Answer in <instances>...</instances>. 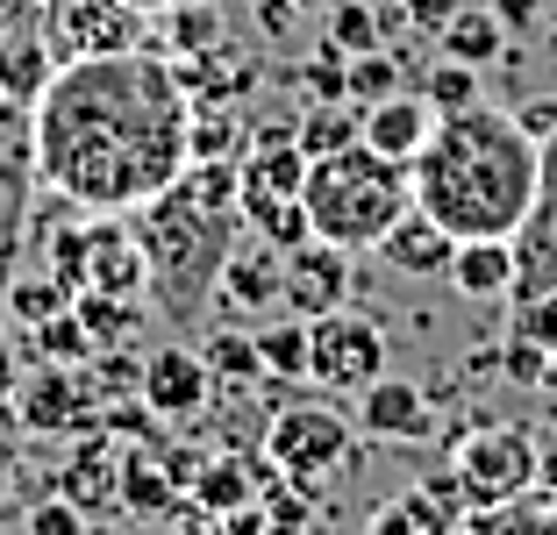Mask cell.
Wrapping results in <instances>:
<instances>
[{"mask_svg":"<svg viewBox=\"0 0 557 535\" xmlns=\"http://www.w3.org/2000/svg\"><path fill=\"white\" fill-rule=\"evenodd\" d=\"M22 336H29V357H36V364H86V357H94V336H86V322L72 308L29 322Z\"/></svg>","mask_w":557,"mask_h":535,"instance_id":"cell-29","label":"cell"},{"mask_svg":"<svg viewBox=\"0 0 557 535\" xmlns=\"http://www.w3.org/2000/svg\"><path fill=\"white\" fill-rule=\"evenodd\" d=\"M443 278H450L465 300H508V286H515V236H465Z\"/></svg>","mask_w":557,"mask_h":535,"instance_id":"cell-21","label":"cell"},{"mask_svg":"<svg viewBox=\"0 0 557 535\" xmlns=\"http://www.w3.org/2000/svg\"><path fill=\"white\" fill-rule=\"evenodd\" d=\"M15 436H22V428H0V478L15 471Z\"/></svg>","mask_w":557,"mask_h":535,"instance_id":"cell-45","label":"cell"},{"mask_svg":"<svg viewBox=\"0 0 557 535\" xmlns=\"http://www.w3.org/2000/svg\"><path fill=\"white\" fill-rule=\"evenodd\" d=\"M244 228L258 236V244H272V250H300L314 236L300 194H250V186H244Z\"/></svg>","mask_w":557,"mask_h":535,"instance_id":"cell-25","label":"cell"},{"mask_svg":"<svg viewBox=\"0 0 557 535\" xmlns=\"http://www.w3.org/2000/svg\"><path fill=\"white\" fill-rule=\"evenodd\" d=\"M22 535H86V507L50 486V493H36V500L22 507Z\"/></svg>","mask_w":557,"mask_h":535,"instance_id":"cell-38","label":"cell"},{"mask_svg":"<svg viewBox=\"0 0 557 535\" xmlns=\"http://www.w3.org/2000/svg\"><path fill=\"white\" fill-rule=\"evenodd\" d=\"M186 100L164 50L58 65L36 100V186L79 214H129L186 172Z\"/></svg>","mask_w":557,"mask_h":535,"instance_id":"cell-1","label":"cell"},{"mask_svg":"<svg viewBox=\"0 0 557 535\" xmlns=\"http://www.w3.org/2000/svg\"><path fill=\"white\" fill-rule=\"evenodd\" d=\"M72 314L86 322L94 350H115L144 328V300H122V293H72Z\"/></svg>","mask_w":557,"mask_h":535,"instance_id":"cell-26","label":"cell"},{"mask_svg":"<svg viewBox=\"0 0 557 535\" xmlns=\"http://www.w3.org/2000/svg\"><path fill=\"white\" fill-rule=\"evenodd\" d=\"M122 507L129 514H180V478L164 471V457L150 443L122 450Z\"/></svg>","mask_w":557,"mask_h":535,"instance_id":"cell-23","label":"cell"},{"mask_svg":"<svg viewBox=\"0 0 557 535\" xmlns=\"http://www.w3.org/2000/svg\"><path fill=\"white\" fill-rule=\"evenodd\" d=\"M0 393H15V372H8V343H0Z\"/></svg>","mask_w":557,"mask_h":535,"instance_id":"cell-46","label":"cell"},{"mask_svg":"<svg viewBox=\"0 0 557 535\" xmlns=\"http://www.w3.org/2000/svg\"><path fill=\"white\" fill-rule=\"evenodd\" d=\"M294 8H329V0H294Z\"/></svg>","mask_w":557,"mask_h":535,"instance_id":"cell-49","label":"cell"},{"mask_svg":"<svg viewBox=\"0 0 557 535\" xmlns=\"http://www.w3.org/2000/svg\"><path fill=\"white\" fill-rule=\"evenodd\" d=\"M557 286V122L543 136V172H536V200H529L522 228H515V286L508 300L529 308Z\"/></svg>","mask_w":557,"mask_h":535,"instance_id":"cell-9","label":"cell"},{"mask_svg":"<svg viewBox=\"0 0 557 535\" xmlns=\"http://www.w3.org/2000/svg\"><path fill=\"white\" fill-rule=\"evenodd\" d=\"M15 8H22V0H0V22H8V15H15Z\"/></svg>","mask_w":557,"mask_h":535,"instance_id":"cell-48","label":"cell"},{"mask_svg":"<svg viewBox=\"0 0 557 535\" xmlns=\"http://www.w3.org/2000/svg\"><path fill=\"white\" fill-rule=\"evenodd\" d=\"M278 308L300 314V322H314L329 308H350V250L322 244V236L286 250V293H278Z\"/></svg>","mask_w":557,"mask_h":535,"instance_id":"cell-13","label":"cell"},{"mask_svg":"<svg viewBox=\"0 0 557 535\" xmlns=\"http://www.w3.org/2000/svg\"><path fill=\"white\" fill-rule=\"evenodd\" d=\"M429 129H436V108H429L422 94H386L364 108V144L379 150V158L394 164H414V150L429 144Z\"/></svg>","mask_w":557,"mask_h":535,"instance_id":"cell-19","label":"cell"},{"mask_svg":"<svg viewBox=\"0 0 557 535\" xmlns=\"http://www.w3.org/2000/svg\"><path fill=\"white\" fill-rule=\"evenodd\" d=\"M250 336H258V357H264L272 378H308V322H300V314L264 322V328H250Z\"/></svg>","mask_w":557,"mask_h":535,"instance_id":"cell-33","label":"cell"},{"mask_svg":"<svg viewBox=\"0 0 557 535\" xmlns=\"http://www.w3.org/2000/svg\"><path fill=\"white\" fill-rule=\"evenodd\" d=\"M543 493H557V436H543Z\"/></svg>","mask_w":557,"mask_h":535,"instance_id":"cell-44","label":"cell"},{"mask_svg":"<svg viewBox=\"0 0 557 535\" xmlns=\"http://www.w3.org/2000/svg\"><path fill=\"white\" fill-rule=\"evenodd\" d=\"M50 79H58V50H50V36H44V8L22 0L15 15L0 22V94L36 108Z\"/></svg>","mask_w":557,"mask_h":535,"instance_id":"cell-12","label":"cell"},{"mask_svg":"<svg viewBox=\"0 0 557 535\" xmlns=\"http://www.w3.org/2000/svg\"><path fill=\"white\" fill-rule=\"evenodd\" d=\"M329 43L358 58V50H386V22L364 8V0H329Z\"/></svg>","mask_w":557,"mask_h":535,"instance_id":"cell-35","label":"cell"},{"mask_svg":"<svg viewBox=\"0 0 557 535\" xmlns=\"http://www.w3.org/2000/svg\"><path fill=\"white\" fill-rule=\"evenodd\" d=\"M300 200H308L314 236L358 258V250H379V236L414 208V172L394 164V158H379L372 144H350V150H336V158L308 164Z\"/></svg>","mask_w":557,"mask_h":535,"instance_id":"cell-4","label":"cell"},{"mask_svg":"<svg viewBox=\"0 0 557 535\" xmlns=\"http://www.w3.org/2000/svg\"><path fill=\"white\" fill-rule=\"evenodd\" d=\"M222 43V15L208 0H180L164 8V58H194V50H214Z\"/></svg>","mask_w":557,"mask_h":535,"instance_id":"cell-32","label":"cell"},{"mask_svg":"<svg viewBox=\"0 0 557 535\" xmlns=\"http://www.w3.org/2000/svg\"><path fill=\"white\" fill-rule=\"evenodd\" d=\"M264 457L286 471V486H300L314 500V493H322V478H336V471L358 457V443H350V422L336 414V407L286 400L272 414V428H264Z\"/></svg>","mask_w":557,"mask_h":535,"instance_id":"cell-6","label":"cell"},{"mask_svg":"<svg viewBox=\"0 0 557 535\" xmlns=\"http://www.w3.org/2000/svg\"><path fill=\"white\" fill-rule=\"evenodd\" d=\"M36 8H58V0H36Z\"/></svg>","mask_w":557,"mask_h":535,"instance_id":"cell-50","label":"cell"},{"mask_svg":"<svg viewBox=\"0 0 557 535\" xmlns=\"http://www.w3.org/2000/svg\"><path fill=\"white\" fill-rule=\"evenodd\" d=\"M15 422L22 436H86L100 428V400L86 393L79 364H36L29 378H15Z\"/></svg>","mask_w":557,"mask_h":535,"instance_id":"cell-10","label":"cell"},{"mask_svg":"<svg viewBox=\"0 0 557 535\" xmlns=\"http://www.w3.org/2000/svg\"><path fill=\"white\" fill-rule=\"evenodd\" d=\"M400 65H394V50H358L350 58V100L358 108H372V100H386V94H400Z\"/></svg>","mask_w":557,"mask_h":535,"instance_id":"cell-39","label":"cell"},{"mask_svg":"<svg viewBox=\"0 0 557 535\" xmlns=\"http://www.w3.org/2000/svg\"><path fill=\"white\" fill-rule=\"evenodd\" d=\"M244 150H250V129H244V114H236L230 100L194 108V122H186V158H244Z\"/></svg>","mask_w":557,"mask_h":535,"instance_id":"cell-28","label":"cell"},{"mask_svg":"<svg viewBox=\"0 0 557 535\" xmlns=\"http://www.w3.org/2000/svg\"><path fill=\"white\" fill-rule=\"evenodd\" d=\"M144 22L150 15L129 8V0H58V8H44V36L58 50V65L115 58V50H158V36Z\"/></svg>","mask_w":557,"mask_h":535,"instance_id":"cell-8","label":"cell"},{"mask_svg":"<svg viewBox=\"0 0 557 535\" xmlns=\"http://www.w3.org/2000/svg\"><path fill=\"white\" fill-rule=\"evenodd\" d=\"M86 393H94L100 407H115V400H136V386H144V357H129V343H115V350H94L79 364Z\"/></svg>","mask_w":557,"mask_h":535,"instance_id":"cell-30","label":"cell"},{"mask_svg":"<svg viewBox=\"0 0 557 535\" xmlns=\"http://www.w3.org/2000/svg\"><path fill=\"white\" fill-rule=\"evenodd\" d=\"M294 144L308 150V164L364 144V108H358V100H308V114L294 122Z\"/></svg>","mask_w":557,"mask_h":535,"instance_id":"cell-24","label":"cell"},{"mask_svg":"<svg viewBox=\"0 0 557 535\" xmlns=\"http://www.w3.org/2000/svg\"><path fill=\"white\" fill-rule=\"evenodd\" d=\"M465 521H472V507L458 493V471H443V478H422L400 500H386L364 535H458Z\"/></svg>","mask_w":557,"mask_h":535,"instance_id":"cell-15","label":"cell"},{"mask_svg":"<svg viewBox=\"0 0 557 535\" xmlns=\"http://www.w3.org/2000/svg\"><path fill=\"white\" fill-rule=\"evenodd\" d=\"M129 228L150 258V300L164 322H208L222 264L244 228V158H194L164 194L129 208Z\"/></svg>","mask_w":557,"mask_h":535,"instance_id":"cell-3","label":"cell"},{"mask_svg":"<svg viewBox=\"0 0 557 535\" xmlns=\"http://www.w3.org/2000/svg\"><path fill=\"white\" fill-rule=\"evenodd\" d=\"M136 400L158 414V422H200L214 400V372L208 357L186 350V343H164V350L144 357V386H136Z\"/></svg>","mask_w":557,"mask_h":535,"instance_id":"cell-11","label":"cell"},{"mask_svg":"<svg viewBox=\"0 0 557 535\" xmlns=\"http://www.w3.org/2000/svg\"><path fill=\"white\" fill-rule=\"evenodd\" d=\"M486 8H493V15H500V22H508V36H522L529 22L543 15V0H486Z\"/></svg>","mask_w":557,"mask_h":535,"instance_id":"cell-43","label":"cell"},{"mask_svg":"<svg viewBox=\"0 0 557 535\" xmlns=\"http://www.w3.org/2000/svg\"><path fill=\"white\" fill-rule=\"evenodd\" d=\"M400 8H408V22H414V29H422V36H436L443 22L458 15V0H400Z\"/></svg>","mask_w":557,"mask_h":535,"instance_id":"cell-42","label":"cell"},{"mask_svg":"<svg viewBox=\"0 0 557 535\" xmlns=\"http://www.w3.org/2000/svg\"><path fill=\"white\" fill-rule=\"evenodd\" d=\"M450 258H458V236H450L429 208H408L386 236H379V264H394V272H408V278H443Z\"/></svg>","mask_w":557,"mask_h":535,"instance_id":"cell-16","label":"cell"},{"mask_svg":"<svg viewBox=\"0 0 557 535\" xmlns=\"http://www.w3.org/2000/svg\"><path fill=\"white\" fill-rule=\"evenodd\" d=\"M58 308H72V293L58 286L50 272H44V278L15 272L8 286H0V314H8V322H22V328H29V322H44V314H58Z\"/></svg>","mask_w":557,"mask_h":535,"instance_id":"cell-34","label":"cell"},{"mask_svg":"<svg viewBox=\"0 0 557 535\" xmlns=\"http://www.w3.org/2000/svg\"><path fill=\"white\" fill-rule=\"evenodd\" d=\"M386 372V328L358 308H329L308 322V378L329 393H364Z\"/></svg>","mask_w":557,"mask_h":535,"instance_id":"cell-7","label":"cell"},{"mask_svg":"<svg viewBox=\"0 0 557 535\" xmlns=\"http://www.w3.org/2000/svg\"><path fill=\"white\" fill-rule=\"evenodd\" d=\"M278 293H286V250H272V244L230 250L222 286H214L222 308H230V314H264V308H278Z\"/></svg>","mask_w":557,"mask_h":535,"instance_id":"cell-18","label":"cell"},{"mask_svg":"<svg viewBox=\"0 0 557 535\" xmlns=\"http://www.w3.org/2000/svg\"><path fill=\"white\" fill-rule=\"evenodd\" d=\"M0 521H8V500H0Z\"/></svg>","mask_w":557,"mask_h":535,"instance_id":"cell-51","label":"cell"},{"mask_svg":"<svg viewBox=\"0 0 557 535\" xmlns=\"http://www.w3.org/2000/svg\"><path fill=\"white\" fill-rule=\"evenodd\" d=\"M500 372H508L515 386H543V372H550V350H543V343H529V336H515V328H508V350H500Z\"/></svg>","mask_w":557,"mask_h":535,"instance_id":"cell-40","label":"cell"},{"mask_svg":"<svg viewBox=\"0 0 557 535\" xmlns=\"http://www.w3.org/2000/svg\"><path fill=\"white\" fill-rule=\"evenodd\" d=\"M294 86H300L308 100H350V58L322 36L308 65H294Z\"/></svg>","mask_w":557,"mask_h":535,"instance_id":"cell-36","label":"cell"},{"mask_svg":"<svg viewBox=\"0 0 557 535\" xmlns=\"http://www.w3.org/2000/svg\"><path fill=\"white\" fill-rule=\"evenodd\" d=\"M172 72H180V86H186V100H194V108H214V100H230V108H236V100H244L250 86L264 79V65H258V58H244L230 36H222L214 50L172 58Z\"/></svg>","mask_w":557,"mask_h":535,"instance_id":"cell-17","label":"cell"},{"mask_svg":"<svg viewBox=\"0 0 557 535\" xmlns=\"http://www.w3.org/2000/svg\"><path fill=\"white\" fill-rule=\"evenodd\" d=\"M515 336H529V343H543V350L557 357V286L543 293V300H529V308H515Z\"/></svg>","mask_w":557,"mask_h":535,"instance_id":"cell-41","label":"cell"},{"mask_svg":"<svg viewBox=\"0 0 557 535\" xmlns=\"http://www.w3.org/2000/svg\"><path fill=\"white\" fill-rule=\"evenodd\" d=\"M414 208H429L450 236H515L536 200L543 144L500 108H458L436 114L429 144L414 150Z\"/></svg>","mask_w":557,"mask_h":535,"instance_id":"cell-2","label":"cell"},{"mask_svg":"<svg viewBox=\"0 0 557 535\" xmlns=\"http://www.w3.org/2000/svg\"><path fill=\"white\" fill-rule=\"evenodd\" d=\"M458 450H450V471H458V493L465 507H508L522 493L543 486V443L536 428L522 422H479V428H458Z\"/></svg>","mask_w":557,"mask_h":535,"instance_id":"cell-5","label":"cell"},{"mask_svg":"<svg viewBox=\"0 0 557 535\" xmlns=\"http://www.w3.org/2000/svg\"><path fill=\"white\" fill-rule=\"evenodd\" d=\"M358 436H372V443H429L436 436V407H429V393L414 386V378L379 372L372 386L358 393Z\"/></svg>","mask_w":557,"mask_h":535,"instance_id":"cell-14","label":"cell"},{"mask_svg":"<svg viewBox=\"0 0 557 535\" xmlns=\"http://www.w3.org/2000/svg\"><path fill=\"white\" fill-rule=\"evenodd\" d=\"M443 58H458V65H493L500 50H508V22L493 15L486 0H458V15L436 29Z\"/></svg>","mask_w":557,"mask_h":535,"instance_id":"cell-22","label":"cell"},{"mask_svg":"<svg viewBox=\"0 0 557 535\" xmlns=\"http://www.w3.org/2000/svg\"><path fill=\"white\" fill-rule=\"evenodd\" d=\"M200 357H208L214 386H264V357H258V336H244V328H214L208 343H200Z\"/></svg>","mask_w":557,"mask_h":535,"instance_id":"cell-27","label":"cell"},{"mask_svg":"<svg viewBox=\"0 0 557 535\" xmlns=\"http://www.w3.org/2000/svg\"><path fill=\"white\" fill-rule=\"evenodd\" d=\"M465 528L472 535H557V500L522 493V500H508V507H479Z\"/></svg>","mask_w":557,"mask_h":535,"instance_id":"cell-31","label":"cell"},{"mask_svg":"<svg viewBox=\"0 0 557 535\" xmlns=\"http://www.w3.org/2000/svg\"><path fill=\"white\" fill-rule=\"evenodd\" d=\"M129 8H144V15H164V8H180V0H129Z\"/></svg>","mask_w":557,"mask_h":535,"instance_id":"cell-47","label":"cell"},{"mask_svg":"<svg viewBox=\"0 0 557 535\" xmlns=\"http://www.w3.org/2000/svg\"><path fill=\"white\" fill-rule=\"evenodd\" d=\"M422 100H429L436 114L479 108V65H458V58H443V65H429V79H422Z\"/></svg>","mask_w":557,"mask_h":535,"instance_id":"cell-37","label":"cell"},{"mask_svg":"<svg viewBox=\"0 0 557 535\" xmlns=\"http://www.w3.org/2000/svg\"><path fill=\"white\" fill-rule=\"evenodd\" d=\"M258 493H264V457L214 450L208 464L194 471V486H186V500H194L200 514H236V507H258Z\"/></svg>","mask_w":557,"mask_h":535,"instance_id":"cell-20","label":"cell"}]
</instances>
